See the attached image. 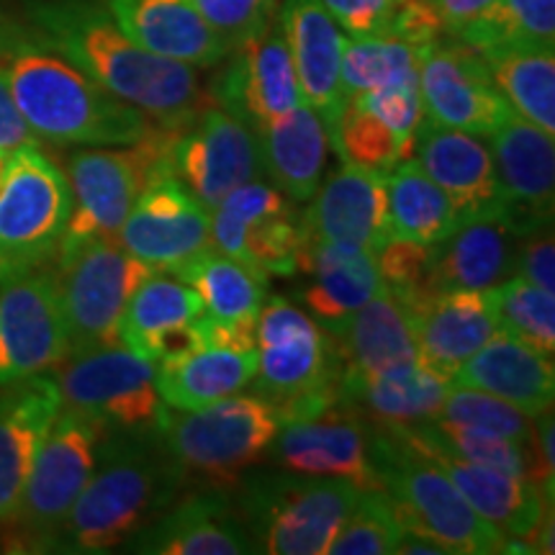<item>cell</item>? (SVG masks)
Returning <instances> with one entry per match:
<instances>
[{
	"instance_id": "obj_1",
	"label": "cell",
	"mask_w": 555,
	"mask_h": 555,
	"mask_svg": "<svg viewBox=\"0 0 555 555\" xmlns=\"http://www.w3.org/2000/svg\"><path fill=\"white\" fill-rule=\"evenodd\" d=\"M26 16L34 39L159 127H180L211 103L193 67L142 50L90 0H26Z\"/></svg>"
},
{
	"instance_id": "obj_2",
	"label": "cell",
	"mask_w": 555,
	"mask_h": 555,
	"mask_svg": "<svg viewBox=\"0 0 555 555\" xmlns=\"http://www.w3.org/2000/svg\"><path fill=\"white\" fill-rule=\"evenodd\" d=\"M0 54L21 116L50 142L131 147L157 127L144 111L108 93L39 39L0 31Z\"/></svg>"
},
{
	"instance_id": "obj_3",
	"label": "cell",
	"mask_w": 555,
	"mask_h": 555,
	"mask_svg": "<svg viewBox=\"0 0 555 555\" xmlns=\"http://www.w3.org/2000/svg\"><path fill=\"white\" fill-rule=\"evenodd\" d=\"M185 474L159 429H106L93 476L50 551L108 553L172 504Z\"/></svg>"
},
{
	"instance_id": "obj_4",
	"label": "cell",
	"mask_w": 555,
	"mask_h": 555,
	"mask_svg": "<svg viewBox=\"0 0 555 555\" xmlns=\"http://www.w3.org/2000/svg\"><path fill=\"white\" fill-rule=\"evenodd\" d=\"M371 457L380 489L397 504L404 527L425 532L450 555H489L509 551V538L483 519L455 483L427 457L416 455L388 429H371Z\"/></svg>"
},
{
	"instance_id": "obj_5",
	"label": "cell",
	"mask_w": 555,
	"mask_h": 555,
	"mask_svg": "<svg viewBox=\"0 0 555 555\" xmlns=\"http://www.w3.org/2000/svg\"><path fill=\"white\" fill-rule=\"evenodd\" d=\"M255 391L281 422L335 404L339 399V358L332 337L288 298L262 304L255 330Z\"/></svg>"
},
{
	"instance_id": "obj_6",
	"label": "cell",
	"mask_w": 555,
	"mask_h": 555,
	"mask_svg": "<svg viewBox=\"0 0 555 555\" xmlns=\"http://www.w3.org/2000/svg\"><path fill=\"white\" fill-rule=\"evenodd\" d=\"M360 491L332 476H268L249 483L242 519L258 553L322 555L345 525Z\"/></svg>"
},
{
	"instance_id": "obj_7",
	"label": "cell",
	"mask_w": 555,
	"mask_h": 555,
	"mask_svg": "<svg viewBox=\"0 0 555 555\" xmlns=\"http://www.w3.org/2000/svg\"><path fill=\"white\" fill-rule=\"evenodd\" d=\"M106 427L78 409L62 406L26 481L21 506L9 525L13 543L24 551H50L62 522L99 463Z\"/></svg>"
},
{
	"instance_id": "obj_8",
	"label": "cell",
	"mask_w": 555,
	"mask_h": 555,
	"mask_svg": "<svg viewBox=\"0 0 555 555\" xmlns=\"http://www.w3.org/2000/svg\"><path fill=\"white\" fill-rule=\"evenodd\" d=\"M159 437L183 474L234 481L273 448L281 416L266 399L227 397L159 422Z\"/></svg>"
},
{
	"instance_id": "obj_9",
	"label": "cell",
	"mask_w": 555,
	"mask_h": 555,
	"mask_svg": "<svg viewBox=\"0 0 555 555\" xmlns=\"http://www.w3.org/2000/svg\"><path fill=\"white\" fill-rule=\"evenodd\" d=\"M152 268L119 240H90L60 249L57 286L69 339V358L119 345V324L129 298Z\"/></svg>"
},
{
	"instance_id": "obj_10",
	"label": "cell",
	"mask_w": 555,
	"mask_h": 555,
	"mask_svg": "<svg viewBox=\"0 0 555 555\" xmlns=\"http://www.w3.org/2000/svg\"><path fill=\"white\" fill-rule=\"evenodd\" d=\"M168 152V127H157L131 150H78L67 159L73 211L60 249L90 240H116L142 193L150 168Z\"/></svg>"
},
{
	"instance_id": "obj_11",
	"label": "cell",
	"mask_w": 555,
	"mask_h": 555,
	"mask_svg": "<svg viewBox=\"0 0 555 555\" xmlns=\"http://www.w3.org/2000/svg\"><path fill=\"white\" fill-rule=\"evenodd\" d=\"M73 191L37 144L11 152L0 189V270L41 266L57 253Z\"/></svg>"
},
{
	"instance_id": "obj_12",
	"label": "cell",
	"mask_w": 555,
	"mask_h": 555,
	"mask_svg": "<svg viewBox=\"0 0 555 555\" xmlns=\"http://www.w3.org/2000/svg\"><path fill=\"white\" fill-rule=\"evenodd\" d=\"M54 380L62 406L93 416L106 429H155L168 414L155 360L121 343L73 356Z\"/></svg>"
},
{
	"instance_id": "obj_13",
	"label": "cell",
	"mask_w": 555,
	"mask_h": 555,
	"mask_svg": "<svg viewBox=\"0 0 555 555\" xmlns=\"http://www.w3.org/2000/svg\"><path fill=\"white\" fill-rule=\"evenodd\" d=\"M69 358L57 273L0 270V386L39 376Z\"/></svg>"
},
{
	"instance_id": "obj_14",
	"label": "cell",
	"mask_w": 555,
	"mask_h": 555,
	"mask_svg": "<svg viewBox=\"0 0 555 555\" xmlns=\"http://www.w3.org/2000/svg\"><path fill=\"white\" fill-rule=\"evenodd\" d=\"M119 245L157 273H176L211 245V211L180 183L170 157L150 168L127 221Z\"/></svg>"
},
{
	"instance_id": "obj_15",
	"label": "cell",
	"mask_w": 555,
	"mask_h": 555,
	"mask_svg": "<svg viewBox=\"0 0 555 555\" xmlns=\"http://www.w3.org/2000/svg\"><path fill=\"white\" fill-rule=\"evenodd\" d=\"M168 155L180 183L208 211H214L234 189L262 176L255 129L217 103H208L191 121L170 127Z\"/></svg>"
},
{
	"instance_id": "obj_16",
	"label": "cell",
	"mask_w": 555,
	"mask_h": 555,
	"mask_svg": "<svg viewBox=\"0 0 555 555\" xmlns=\"http://www.w3.org/2000/svg\"><path fill=\"white\" fill-rule=\"evenodd\" d=\"M211 245L262 275H296L301 217L286 193L249 180L211 211Z\"/></svg>"
},
{
	"instance_id": "obj_17",
	"label": "cell",
	"mask_w": 555,
	"mask_h": 555,
	"mask_svg": "<svg viewBox=\"0 0 555 555\" xmlns=\"http://www.w3.org/2000/svg\"><path fill=\"white\" fill-rule=\"evenodd\" d=\"M416 82L425 119L442 127L489 137L512 114L481 54L457 39L440 37L422 47Z\"/></svg>"
},
{
	"instance_id": "obj_18",
	"label": "cell",
	"mask_w": 555,
	"mask_h": 555,
	"mask_svg": "<svg viewBox=\"0 0 555 555\" xmlns=\"http://www.w3.org/2000/svg\"><path fill=\"white\" fill-rule=\"evenodd\" d=\"M270 450L294 474L345 478L363 491L380 489L371 457V427L343 397L319 412L281 422Z\"/></svg>"
},
{
	"instance_id": "obj_19",
	"label": "cell",
	"mask_w": 555,
	"mask_h": 555,
	"mask_svg": "<svg viewBox=\"0 0 555 555\" xmlns=\"http://www.w3.org/2000/svg\"><path fill=\"white\" fill-rule=\"evenodd\" d=\"M425 119L420 82L367 90L345 99L330 144L343 163L391 172L414 155V139Z\"/></svg>"
},
{
	"instance_id": "obj_20",
	"label": "cell",
	"mask_w": 555,
	"mask_h": 555,
	"mask_svg": "<svg viewBox=\"0 0 555 555\" xmlns=\"http://www.w3.org/2000/svg\"><path fill=\"white\" fill-rule=\"evenodd\" d=\"M208 99L255 131L301 106V86L278 16L258 37L227 54Z\"/></svg>"
},
{
	"instance_id": "obj_21",
	"label": "cell",
	"mask_w": 555,
	"mask_h": 555,
	"mask_svg": "<svg viewBox=\"0 0 555 555\" xmlns=\"http://www.w3.org/2000/svg\"><path fill=\"white\" fill-rule=\"evenodd\" d=\"M388 433L397 435L416 455L427 457L437 468L446 470V476L466 496V502L483 519L499 527L506 538L535 540V545H543L540 551H545V527H553L551 522L545 525V509H551V499L538 483L504 474L499 468L481 466V463H468L446 450L427 446L409 427H393Z\"/></svg>"
},
{
	"instance_id": "obj_22",
	"label": "cell",
	"mask_w": 555,
	"mask_h": 555,
	"mask_svg": "<svg viewBox=\"0 0 555 555\" xmlns=\"http://www.w3.org/2000/svg\"><path fill=\"white\" fill-rule=\"evenodd\" d=\"M416 163L446 191L457 219H506L491 147L478 134L422 119L414 139Z\"/></svg>"
},
{
	"instance_id": "obj_23",
	"label": "cell",
	"mask_w": 555,
	"mask_h": 555,
	"mask_svg": "<svg viewBox=\"0 0 555 555\" xmlns=\"http://www.w3.org/2000/svg\"><path fill=\"white\" fill-rule=\"evenodd\" d=\"M489 139L509 224L519 237L551 224L555 191L553 134L512 111Z\"/></svg>"
},
{
	"instance_id": "obj_24",
	"label": "cell",
	"mask_w": 555,
	"mask_h": 555,
	"mask_svg": "<svg viewBox=\"0 0 555 555\" xmlns=\"http://www.w3.org/2000/svg\"><path fill=\"white\" fill-rule=\"evenodd\" d=\"M304 240L350 245L378 253L388 232V201L384 172L343 163L319 183L309 211L301 217Z\"/></svg>"
},
{
	"instance_id": "obj_25",
	"label": "cell",
	"mask_w": 555,
	"mask_h": 555,
	"mask_svg": "<svg viewBox=\"0 0 555 555\" xmlns=\"http://www.w3.org/2000/svg\"><path fill=\"white\" fill-rule=\"evenodd\" d=\"M172 275L189 283L204 304L208 345L255 350V330L266 304L268 275L242 266L217 247L204 249Z\"/></svg>"
},
{
	"instance_id": "obj_26",
	"label": "cell",
	"mask_w": 555,
	"mask_h": 555,
	"mask_svg": "<svg viewBox=\"0 0 555 555\" xmlns=\"http://www.w3.org/2000/svg\"><path fill=\"white\" fill-rule=\"evenodd\" d=\"M62 409L50 373L16 380L0 393V530L16 517L34 457Z\"/></svg>"
},
{
	"instance_id": "obj_27",
	"label": "cell",
	"mask_w": 555,
	"mask_h": 555,
	"mask_svg": "<svg viewBox=\"0 0 555 555\" xmlns=\"http://www.w3.org/2000/svg\"><path fill=\"white\" fill-rule=\"evenodd\" d=\"M409 319L420 360L448 378L499 332L494 288L429 294L409 307Z\"/></svg>"
},
{
	"instance_id": "obj_28",
	"label": "cell",
	"mask_w": 555,
	"mask_h": 555,
	"mask_svg": "<svg viewBox=\"0 0 555 555\" xmlns=\"http://www.w3.org/2000/svg\"><path fill=\"white\" fill-rule=\"evenodd\" d=\"M129 551L150 555H245L258 553L245 519L224 494L198 491L172 504L131 538Z\"/></svg>"
},
{
	"instance_id": "obj_29",
	"label": "cell",
	"mask_w": 555,
	"mask_h": 555,
	"mask_svg": "<svg viewBox=\"0 0 555 555\" xmlns=\"http://www.w3.org/2000/svg\"><path fill=\"white\" fill-rule=\"evenodd\" d=\"M278 24L294 62L304 103H309L332 131L345 103L339 82L345 39L339 26L322 0H283Z\"/></svg>"
},
{
	"instance_id": "obj_30",
	"label": "cell",
	"mask_w": 555,
	"mask_h": 555,
	"mask_svg": "<svg viewBox=\"0 0 555 555\" xmlns=\"http://www.w3.org/2000/svg\"><path fill=\"white\" fill-rule=\"evenodd\" d=\"M108 13L142 50L189 67H217L232 52L193 0H108Z\"/></svg>"
},
{
	"instance_id": "obj_31",
	"label": "cell",
	"mask_w": 555,
	"mask_h": 555,
	"mask_svg": "<svg viewBox=\"0 0 555 555\" xmlns=\"http://www.w3.org/2000/svg\"><path fill=\"white\" fill-rule=\"evenodd\" d=\"M296 273L309 278L304 301L324 330L337 327L386 291L376 253L363 247L304 240L296 258Z\"/></svg>"
},
{
	"instance_id": "obj_32",
	"label": "cell",
	"mask_w": 555,
	"mask_h": 555,
	"mask_svg": "<svg viewBox=\"0 0 555 555\" xmlns=\"http://www.w3.org/2000/svg\"><path fill=\"white\" fill-rule=\"evenodd\" d=\"M519 234L506 219L461 221L455 232L433 245L427 296L440 291L494 288L515 273Z\"/></svg>"
},
{
	"instance_id": "obj_33",
	"label": "cell",
	"mask_w": 555,
	"mask_h": 555,
	"mask_svg": "<svg viewBox=\"0 0 555 555\" xmlns=\"http://www.w3.org/2000/svg\"><path fill=\"white\" fill-rule=\"evenodd\" d=\"M453 380L416 360L380 373L339 371V397L373 427H412L440 414Z\"/></svg>"
},
{
	"instance_id": "obj_34",
	"label": "cell",
	"mask_w": 555,
	"mask_h": 555,
	"mask_svg": "<svg viewBox=\"0 0 555 555\" xmlns=\"http://www.w3.org/2000/svg\"><path fill=\"white\" fill-rule=\"evenodd\" d=\"M453 386L476 388L504 399L519 412L538 416L553 409V358L504 335L502 330L453 373Z\"/></svg>"
},
{
	"instance_id": "obj_35",
	"label": "cell",
	"mask_w": 555,
	"mask_h": 555,
	"mask_svg": "<svg viewBox=\"0 0 555 555\" xmlns=\"http://www.w3.org/2000/svg\"><path fill=\"white\" fill-rule=\"evenodd\" d=\"M327 335L343 373H380L420 360L409 309L388 288Z\"/></svg>"
},
{
	"instance_id": "obj_36",
	"label": "cell",
	"mask_w": 555,
	"mask_h": 555,
	"mask_svg": "<svg viewBox=\"0 0 555 555\" xmlns=\"http://www.w3.org/2000/svg\"><path fill=\"white\" fill-rule=\"evenodd\" d=\"M260 142L262 172L291 201H311L324 178L330 131L309 103L262 124L255 131Z\"/></svg>"
},
{
	"instance_id": "obj_37",
	"label": "cell",
	"mask_w": 555,
	"mask_h": 555,
	"mask_svg": "<svg viewBox=\"0 0 555 555\" xmlns=\"http://www.w3.org/2000/svg\"><path fill=\"white\" fill-rule=\"evenodd\" d=\"M258 352L224 345H204L201 350L157 367V391L165 406L176 412L217 404L253 384Z\"/></svg>"
},
{
	"instance_id": "obj_38",
	"label": "cell",
	"mask_w": 555,
	"mask_h": 555,
	"mask_svg": "<svg viewBox=\"0 0 555 555\" xmlns=\"http://www.w3.org/2000/svg\"><path fill=\"white\" fill-rule=\"evenodd\" d=\"M388 232L391 237L437 245L461 224L446 191L427 176L416 159H404L386 172Z\"/></svg>"
},
{
	"instance_id": "obj_39",
	"label": "cell",
	"mask_w": 555,
	"mask_h": 555,
	"mask_svg": "<svg viewBox=\"0 0 555 555\" xmlns=\"http://www.w3.org/2000/svg\"><path fill=\"white\" fill-rule=\"evenodd\" d=\"M478 54L509 108L555 134V47H504Z\"/></svg>"
},
{
	"instance_id": "obj_40",
	"label": "cell",
	"mask_w": 555,
	"mask_h": 555,
	"mask_svg": "<svg viewBox=\"0 0 555 555\" xmlns=\"http://www.w3.org/2000/svg\"><path fill=\"white\" fill-rule=\"evenodd\" d=\"M201 317H204V304L189 283L152 270L124 309L119 343L144 356L152 339Z\"/></svg>"
},
{
	"instance_id": "obj_41",
	"label": "cell",
	"mask_w": 555,
	"mask_h": 555,
	"mask_svg": "<svg viewBox=\"0 0 555 555\" xmlns=\"http://www.w3.org/2000/svg\"><path fill=\"white\" fill-rule=\"evenodd\" d=\"M409 429L420 440H425L427 446L446 450V453L463 457L468 463H481V466H491L504 470V474L527 478V481L538 483L543 489V474H540L538 455L532 446L509 440V437L489 435L481 433V429L457 425V422L440 420V416H435L429 422H420V425H412Z\"/></svg>"
},
{
	"instance_id": "obj_42",
	"label": "cell",
	"mask_w": 555,
	"mask_h": 555,
	"mask_svg": "<svg viewBox=\"0 0 555 555\" xmlns=\"http://www.w3.org/2000/svg\"><path fill=\"white\" fill-rule=\"evenodd\" d=\"M453 39L476 52L504 47H555V0H496Z\"/></svg>"
},
{
	"instance_id": "obj_43",
	"label": "cell",
	"mask_w": 555,
	"mask_h": 555,
	"mask_svg": "<svg viewBox=\"0 0 555 555\" xmlns=\"http://www.w3.org/2000/svg\"><path fill=\"white\" fill-rule=\"evenodd\" d=\"M420 67V50L409 41L378 34V37H350L343 44V62H339V82L343 95L367 93L391 86L416 82Z\"/></svg>"
},
{
	"instance_id": "obj_44",
	"label": "cell",
	"mask_w": 555,
	"mask_h": 555,
	"mask_svg": "<svg viewBox=\"0 0 555 555\" xmlns=\"http://www.w3.org/2000/svg\"><path fill=\"white\" fill-rule=\"evenodd\" d=\"M499 330L553 358L555 352V298L551 291L512 275L494 286Z\"/></svg>"
},
{
	"instance_id": "obj_45",
	"label": "cell",
	"mask_w": 555,
	"mask_h": 555,
	"mask_svg": "<svg viewBox=\"0 0 555 555\" xmlns=\"http://www.w3.org/2000/svg\"><path fill=\"white\" fill-rule=\"evenodd\" d=\"M401 538V519L384 489L360 491L356 506L332 540V555H391Z\"/></svg>"
},
{
	"instance_id": "obj_46",
	"label": "cell",
	"mask_w": 555,
	"mask_h": 555,
	"mask_svg": "<svg viewBox=\"0 0 555 555\" xmlns=\"http://www.w3.org/2000/svg\"><path fill=\"white\" fill-rule=\"evenodd\" d=\"M440 420L457 422L481 433L509 437V440L532 446L535 442V416L519 412L517 406L506 404L504 399L491 397L486 391L466 386H450L446 401H442Z\"/></svg>"
},
{
	"instance_id": "obj_47",
	"label": "cell",
	"mask_w": 555,
	"mask_h": 555,
	"mask_svg": "<svg viewBox=\"0 0 555 555\" xmlns=\"http://www.w3.org/2000/svg\"><path fill=\"white\" fill-rule=\"evenodd\" d=\"M433 247L412 240L391 237L376 253L380 278L386 288L399 298L404 307H414L427 296V270Z\"/></svg>"
},
{
	"instance_id": "obj_48",
	"label": "cell",
	"mask_w": 555,
	"mask_h": 555,
	"mask_svg": "<svg viewBox=\"0 0 555 555\" xmlns=\"http://www.w3.org/2000/svg\"><path fill=\"white\" fill-rule=\"evenodd\" d=\"M201 16L227 41L229 50H237L266 29L275 18V0H193Z\"/></svg>"
},
{
	"instance_id": "obj_49",
	"label": "cell",
	"mask_w": 555,
	"mask_h": 555,
	"mask_svg": "<svg viewBox=\"0 0 555 555\" xmlns=\"http://www.w3.org/2000/svg\"><path fill=\"white\" fill-rule=\"evenodd\" d=\"M337 26L350 37H378L391 26L399 0H322Z\"/></svg>"
},
{
	"instance_id": "obj_50",
	"label": "cell",
	"mask_w": 555,
	"mask_h": 555,
	"mask_svg": "<svg viewBox=\"0 0 555 555\" xmlns=\"http://www.w3.org/2000/svg\"><path fill=\"white\" fill-rule=\"evenodd\" d=\"M515 278L532 283V286L555 291V240L551 224L532 229L519 237L515 255Z\"/></svg>"
},
{
	"instance_id": "obj_51",
	"label": "cell",
	"mask_w": 555,
	"mask_h": 555,
	"mask_svg": "<svg viewBox=\"0 0 555 555\" xmlns=\"http://www.w3.org/2000/svg\"><path fill=\"white\" fill-rule=\"evenodd\" d=\"M29 144H37V139H34V131L24 116H21L16 101H13L9 78L0 69V152L11 155V152L29 147Z\"/></svg>"
},
{
	"instance_id": "obj_52",
	"label": "cell",
	"mask_w": 555,
	"mask_h": 555,
	"mask_svg": "<svg viewBox=\"0 0 555 555\" xmlns=\"http://www.w3.org/2000/svg\"><path fill=\"white\" fill-rule=\"evenodd\" d=\"M494 3L496 0H429V5L435 9L437 18L442 21L446 34H450V37H455L468 21L481 16V13Z\"/></svg>"
},
{
	"instance_id": "obj_53",
	"label": "cell",
	"mask_w": 555,
	"mask_h": 555,
	"mask_svg": "<svg viewBox=\"0 0 555 555\" xmlns=\"http://www.w3.org/2000/svg\"><path fill=\"white\" fill-rule=\"evenodd\" d=\"M9 152H0V189H3V180H5V170H9Z\"/></svg>"
}]
</instances>
